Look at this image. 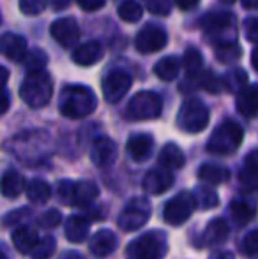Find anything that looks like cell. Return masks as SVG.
Masks as SVG:
<instances>
[{
	"instance_id": "cell-1",
	"label": "cell",
	"mask_w": 258,
	"mask_h": 259,
	"mask_svg": "<svg viewBox=\"0 0 258 259\" xmlns=\"http://www.w3.org/2000/svg\"><path fill=\"white\" fill-rule=\"evenodd\" d=\"M50 143H52L50 134L45 131H27V133L16 134L13 140L7 141L6 147L21 162H25L27 166H35L48 157Z\"/></svg>"
},
{
	"instance_id": "cell-2",
	"label": "cell",
	"mask_w": 258,
	"mask_h": 259,
	"mask_svg": "<svg viewBox=\"0 0 258 259\" xmlns=\"http://www.w3.org/2000/svg\"><path fill=\"white\" fill-rule=\"evenodd\" d=\"M97 108V97L89 87L69 85L60 92L59 109L67 118H85Z\"/></svg>"
},
{
	"instance_id": "cell-3",
	"label": "cell",
	"mask_w": 258,
	"mask_h": 259,
	"mask_svg": "<svg viewBox=\"0 0 258 259\" xmlns=\"http://www.w3.org/2000/svg\"><path fill=\"white\" fill-rule=\"evenodd\" d=\"M53 96V79L48 72L34 71L28 72L20 87V97L27 106L34 109L45 108Z\"/></svg>"
},
{
	"instance_id": "cell-4",
	"label": "cell",
	"mask_w": 258,
	"mask_h": 259,
	"mask_svg": "<svg viewBox=\"0 0 258 259\" xmlns=\"http://www.w3.org/2000/svg\"><path fill=\"white\" fill-rule=\"evenodd\" d=\"M168 254V238L163 231H147L126 247V259H165Z\"/></svg>"
},
{
	"instance_id": "cell-5",
	"label": "cell",
	"mask_w": 258,
	"mask_h": 259,
	"mask_svg": "<svg viewBox=\"0 0 258 259\" xmlns=\"http://www.w3.org/2000/svg\"><path fill=\"white\" fill-rule=\"evenodd\" d=\"M244 140V131L234 120H225L216 127L207 141V152L212 155H230L239 150Z\"/></svg>"
},
{
	"instance_id": "cell-6",
	"label": "cell",
	"mask_w": 258,
	"mask_h": 259,
	"mask_svg": "<svg viewBox=\"0 0 258 259\" xmlns=\"http://www.w3.org/2000/svg\"><path fill=\"white\" fill-rule=\"evenodd\" d=\"M200 27L205 30L207 37L214 42V46L230 45L235 42V18L232 13H209L202 18Z\"/></svg>"
},
{
	"instance_id": "cell-7",
	"label": "cell",
	"mask_w": 258,
	"mask_h": 259,
	"mask_svg": "<svg viewBox=\"0 0 258 259\" xmlns=\"http://www.w3.org/2000/svg\"><path fill=\"white\" fill-rule=\"evenodd\" d=\"M210 113L209 108L200 99H188L180 106L177 115V125L188 134H198L209 125Z\"/></svg>"
},
{
	"instance_id": "cell-8",
	"label": "cell",
	"mask_w": 258,
	"mask_h": 259,
	"mask_svg": "<svg viewBox=\"0 0 258 259\" xmlns=\"http://www.w3.org/2000/svg\"><path fill=\"white\" fill-rule=\"evenodd\" d=\"M163 113V101L158 94L149 92H138L131 97L128 104V116L133 120H154L159 118Z\"/></svg>"
},
{
	"instance_id": "cell-9",
	"label": "cell",
	"mask_w": 258,
	"mask_h": 259,
	"mask_svg": "<svg viewBox=\"0 0 258 259\" xmlns=\"http://www.w3.org/2000/svg\"><path fill=\"white\" fill-rule=\"evenodd\" d=\"M151 203L145 198H134L122 208L119 215V228L122 231H138L151 219Z\"/></svg>"
},
{
	"instance_id": "cell-10",
	"label": "cell",
	"mask_w": 258,
	"mask_h": 259,
	"mask_svg": "<svg viewBox=\"0 0 258 259\" xmlns=\"http://www.w3.org/2000/svg\"><path fill=\"white\" fill-rule=\"evenodd\" d=\"M193 198H191V194L188 191H182L177 196H173L165 205V208H163V219L170 226H182L193 215Z\"/></svg>"
},
{
	"instance_id": "cell-11",
	"label": "cell",
	"mask_w": 258,
	"mask_h": 259,
	"mask_svg": "<svg viewBox=\"0 0 258 259\" xmlns=\"http://www.w3.org/2000/svg\"><path fill=\"white\" fill-rule=\"evenodd\" d=\"M168 42V35H166L165 28L159 27V25L149 23L141 28L136 34V39H134V46L140 53L143 55H151L156 53L159 50H163Z\"/></svg>"
},
{
	"instance_id": "cell-12",
	"label": "cell",
	"mask_w": 258,
	"mask_h": 259,
	"mask_svg": "<svg viewBox=\"0 0 258 259\" xmlns=\"http://www.w3.org/2000/svg\"><path fill=\"white\" fill-rule=\"evenodd\" d=\"M131 85H133V78L129 72L122 71V69H115L106 74L103 79V96L110 104H115L129 92Z\"/></svg>"
},
{
	"instance_id": "cell-13",
	"label": "cell",
	"mask_w": 258,
	"mask_h": 259,
	"mask_svg": "<svg viewBox=\"0 0 258 259\" xmlns=\"http://www.w3.org/2000/svg\"><path fill=\"white\" fill-rule=\"evenodd\" d=\"M117 143L108 136L96 138L90 148V159L97 167H110L117 159Z\"/></svg>"
},
{
	"instance_id": "cell-14",
	"label": "cell",
	"mask_w": 258,
	"mask_h": 259,
	"mask_svg": "<svg viewBox=\"0 0 258 259\" xmlns=\"http://www.w3.org/2000/svg\"><path fill=\"white\" fill-rule=\"evenodd\" d=\"M52 37L64 48H72L78 45L80 39V27L72 18H59L52 23Z\"/></svg>"
},
{
	"instance_id": "cell-15",
	"label": "cell",
	"mask_w": 258,
	"mask_h": 259,
	"mask_svg": "<svg viewBox=\"0 0 258 259\" xmlns=\"http://www.w3.org/2000/svg\"><path fill=\"white\" fill-rule=\"evenodd\" d=\"M173 185V177L168 169H163V167H158V169H151L141 180V187L147 194L151 196H161L165 194L166 191H170Z\"/></svg>"
},
{
	"instance_id": "cell-16",
	"label": "cell",
	"mask_w": 258,
	"mask_h": 259,
	"mask_svg": "<svg viewBox=\"0 0 258 259\" xmlns=\"http://www.w3.org/2000/svg\"><path fill=\"white\" fill-rule=\"evenodd\" d=\"M228 233H230V228H228L227 221H223V219H212L205 226L202 235H200V242L196 243V247L202 249V247L221 245V243H225L228 240Z\"/></svg>"
},
{
	"instance_id": "cell-17",
	"label": "cell",
	"mask_w": 258,
	"mask_h": 259,
	"mask_svg": "<svg viewBox=\"0 0 258 259\" xmlns=\"http://www.w3.org/2000/svg\"><path fill=\"white\" fill-rule=\"evenodd\" d=\"M99 196V189L94 182L82 180V182H72L71 187V206L87 208L90 206Z\"/></svg>"
},
{
	"instance_id": "cell-18",
	"label": "cell",
	"mask_w": 258,
	"mask_h": 259,
	"mask_svg": "<svg viewBox=\"0 0 258 259\" xmlns=\"http://www.w3.org/2000/svg\"><path fill=\"white\" fill-rule=\"evenodd\" d=\"M119 245V238L112 229H99L90 238V252L96 257H108L115 252Z\"/></svg>"
},
{
	"instance_id": "cell-19",
	"label": "cell",
	"mask_w": 258,
	"mask_h": 259,
	"mask_svg": "<svg viewBox=\"0 0 258 259\" xmlns=\"http://www.w3.org/2000/svg\"><path fill=\"white\" fill-rule=\"evenodd\" d=\"M103 55L104 48L99 41H89L76 46L75 52H72V62L82 65V67H89V65L97 64L103 58Z\"/></svg>"
},
{
	"instance_id": "cell-20",
	"label": "cell",
	"mask_w": 258,
	"mask_h": 259,
	"mask_svg": "<svg viewBox=\"0 0 258 259\" xmlns=\"http://www.w3.org/2000/svg\"><path fill=\"white\" fill-rule=\"evenodd\" d=\"M27 52V41L23 35L18 34H4L0 37V53L11 62H21Z\"/></svg>"
},
{
	"instance_id": "cell-21",
	"label": "cell",
	"mask_w": 258,
	"mask_h": 259,
	"mask_svg": "<svg viewBox=\"0 0 258 259\" xmlns=\"http://www.w3.org/2000/svg\"><path fill=\"white\" fill-rule=\"evenodd\" d=\"M128 154L134 162H143L152 154L154 138L151 134H134L128 140Z\"/></svg>"
},
{
	"instance_id": "cell-22",
	"label": "cell",
	"mask_w": 258,
	"mask_h": 259,
	"mask_svg": "<svg viewBox=\"0 0 258 259\" xmlns=\"http://www.w3.org/2000/svg\"><path fill=\"white\" fill-rule=\"evenodd\" d=\"M237 111L246 118H255L258 111V87L255 83L246 85L241 92H237Z\"/></svg>"
},
{
	"instance_id": "cell-23",
	"label": "cell",
	"mask_w": 258,
	"mask_h": 259,
	"mask_svg": "<svg viewBox=\"0 0 258 259\" xmlns=\"http://www.w3.org/2000/svg\"><path fill=\"white\" fill-rule=\"evenodd\" d=\"M90 221L83 215H71L64 224L65 238L71 243H82L89 238Z\"/></svg>"
},
{
	"instance_id": "cell-24",
	"label": "cell",
	"mask_w": 258,
	"mask_h": 259,
	"mask_svg": "<svg viewBox=\"0 0 258 259\" xmlns=\"http://www.w3.org/2000/svg\"><path fill=\"white\" fill-rule=\"evenodd\" d=\"M239 184L244 191L255 192L258 185V152L251 150L244 160L241 173H239Z\"/></svg>"
},
{
	"instance_id": "cell-25",
	"label": "cell",
	"mask_w": 258,
	"mask_h": 259,
	"mask_svg": "<svg viewBox=\"0 0 258 259\" xmlns=\"http://www.w3.org/2000/svg\"><path fill=\"white\" fill-rule=\"evenodd\" d=\"M186 162V157H184V152L177 147L175 143H166L163 147V150L159 152V157H158V164L159 167L163 169H180Z\"/></svg>"
},
{
	"instance_id": "cell-26",
	"label": "cell",
	"mask_w": 258,
	"mask_h": 259,
	"mask_svg": "<svg viewBox=\"0 0 258 259\" xmlns=\"http://www.w3.org/2000/svg\"><path fill=\"white\" fill-rule=\"evenodd\" d=\"M23 189L25 180L18 171L9 169L4 173L2 180H0V192H2V196H6L9 199H16L23 192Z\"/></svg>"
},
{
	"instance_id": "cell-27",
	"label": "cell",
	"mask_w": 258,
	"mask_h": 259,
	"mask_svg": "<svg viewBox=\"0 0 258 259\" xmlns=\"http://www.w3.org/2000/svg\"><path fill=\"white\" fill-rule=\"evenodd\" d=\"M11 238H13V245L18 252L28 254L32 250V247L35 245L39 236H38V233H35L32 228H28V226H20V228L13 233Z\"/></svg>"
},
{
	"instance_id": "cell-28",
	"label": "cell",
	"mask_w": 258,
	"mask_h": 259,
	"mask_svg": "<svg viewBox=\"0 0 258 259\" xmlns=\"http://www.w3.org/2000/svg\"><path fill=\"white\" fill-rule=\"evenodd\" d=\"M23 191H25V194H27V199L32 205H45L50 199V196H52V187H50L45 180H39V178L25 184Z\"/></svg>"
},
{
	"instance_id": "cell-29",
	"label": "cell",
	"mask_w": 258,
	"mask_h": 259,
	"mask_svg": "<svg viewBox=\"0 0 258 259\" xmlns=\"http://www.w3.org/2000/svg\"><path fill=\"white\" fill-rule=\"evenodd\" d=\"M198 178L209 185H221L228 182L230 178V169L223 166H216V164H203L198 169Z\"/></svg>"
},
{
	"instance_id": "cell-30",
	"label": "cell",
	"mask_w": 258,
	"mask_h": 259,
	"mask_svg": "<svg viewBox=\"0 0 258 259\" xmlns=\"http://www.w3.org/2000/svg\"><path fill=\"white\" fill-rule=\"evenodd\" d=\"M179 71H180V62L177 57L173 55H168V57L161 58L159 62H156L154 65V72L159 79L163 81H173V79L179 76Z\"/></svg>"
},
{
	"instance_id": "cell-31",
	"label": "cell",
	"mask_w": 258,
	"mask_h": 259,
	"mask_svg": "<svg viewBox=\"0 0 258 259\" xmlns=\"http://www.w3.org/2000/svg\"><path fill=\"white\" fill-rule=\"evenodd\" d=\"M246 85H248V74H246L244 69H239V67L230 69V71L221 78V87H223V90L232 92V94L241 92Z\"/></svg>"
},
{
	"instance_id": "cell-32",
	"label": "cell",
	"mask_w": 258,
	"mask_h": 259,
	"mask_svg": "<svg viewBox=\"0 0 258 259\" xmlns=\"http://www.w3.org/2000/svg\"><path fill=\"white\" fill-rule=\"evenodd\" d=\"M191 198H193V205L202 210H212L219 205V196L210 187H196Z\"/></svg>"
},
{
	"instance_id": "cell-33",
	"label": "cell",
	"mask_w": 258,
	"mask_h": 259,
	"mask_svg": "<svg viewBox=\"0 0 258 259\" xmlns=\"http://www.w3.org/2000/svg\"><path fill=\"white\" fill-rule=\"evenodd\" d=\"M230 213H232V219L235 221V226L242 228V226H246L255 217V206H253L251 203L244 201V199H235L230 205Z\"/></svg>"
},
{
	"instance_id": "cell-34",
	"label": "cell",
	"mask_w": 258,
	"mask_h": 259,
	"mask_svg": "<svg viewBox=\"0 0 258 259\" xmlns=\"http://www.w3.org/2000/svg\"><path fill=\"white\" fill-rule=\"evenodd\" d=\"M21 62H23V67L27 72L43 71V69H46V64H48V55L41 48H32L25 52Z\"/></svg>"
},
{
	"instance_id": "cell-35",
	"label": "cell",
	"mask_w": 258,
	"mask_h": 259,
	"mask_svg": "<svg viewBox=\"0 0 258 259\" xmlns=\"http://www.w3.org/2000/svg\"><path fill=\"white\" fill-rule=\"evenodd\" d=\"M182 65H184V69H186L188 78H195V76H198L203 69L202 53H200L196 48H188L186 52H184Z\"/></svg>"
},
{
	"instance_id": "cell-36",
	"label": "cell",
	"mask_w": 258,
	"mask_h": 259,
	"mask_svg": "<svg viewBox=\"0 0 258 259\" xmlns=\"http://www.w3.org/2000/svg\"><path fill=\"white\" fill-rule=\"evenodd\" d=\"M57 250V242L53 236H45V238H38L35 245L28 252L32 259H50Z\"/></svg>"
},
{
	"instance_id": "cell-37",
	"label": "cell",
	"mask_w": 258,
	"mask_h": 259,
	"mask_svg": "<svg viewBox=\"0 0 258 259\" xmlns=\"http://www.w3.org/2000/svg\"><path fill=\"white\" fill-rule=\"evenodd\" d=\"M141 14H143V9L138 2L134 0H124V2L119 6V16L121 20L128 21V23H136V21L141 20Z\"/></svg>"
},
{
	"instance_id": "cell-38",
	"label": "cell",
	"mask_w": 258,
	"mask_h": 259,
	"mask_svg": "<svg viewBox=\"0 0 258 259\" xmlns=\"http://www.w3.org/2000/svg\"><path fill=\"white\" fill-rule=\"evenodd\" d=\"M216 57L219 58V62L228 64V62H235L241 57V50H239V46L235 45V42L221 45V46H216Z\"/></svg>"
},
{
	"instance_id": "cell-39",
	"label": "cell",
	"mask_w": 258,
	"mask_h": 259,
	"mask_svg": "<svg viewBox=\"0 0 258 259\" xmlns=\"http://www.w3.org/2000/svg\"><path fill=\"white\" fill-rule=\"evenodd\" d=\"M18 6H20L21 13L27 16H38L46 9L48 2L46 0H18Z\"/></svg>"
},
{
	"instance_id": "cell-40",
	"label": "cell",
	"mask_w": 258,
	"mask_h": 259,
	"mask_svg": "<svg viewBox=\"0 0 258 259\" xmlns=\"http://www.w3.org/2000/svg\"><path fill=\"white\" fill-rule=\"evenodd\" d=\"M28 217H32V210L28 206H23V208H18V210H13V211H9V213H6L2 222H4V226H16V224H21V222L28 221Z\"/></svg>"
},
{
	"instance_id": "cell-41",
	"label": "cell",
	"mask_w": 258,
	"mask_h": 259,
	"mask_svg": "<svg viewBox=\"0 0 258 259\" xmlns=\"http://www.w3.org/2000/svg\"><path fill=\"white\" fill-rule=\"evenodd\" d=\"M143 2L149 13L156 14V16H168L172 13V0H143Z\"/></svg>"
},
{
	"instance_id": "cell-42",
	"label": "cell",
	"mask_w": 258,
	"mask_h": 259,
	"mask_svg": "<svg viewBox=\"0 0 258 259\" xmlns=\"http://www.w3.org/2000/svg\"><path fill=\"white\" fill-rule=\"evenodd\" d=\"M60 221H62V215H60L59 210H48L38 219V224L45 229H53L60 224Z\"/></svg>"
},
{
	"instance_id": "cell-43",
	"label": "cell",
	"mask_w": 258,
	"mask_h": 259,
	"mask_svg": "<svg viewBox=\"0 0 258 259\" xmlns=\"http://www.w3.org/2000/svg\"><path fill=\"white\" fill-rule=\"evenodd\" d=\"M241 247H242L241 250L246 254V256H255L256 249H258V231L256 229H251V231L244 236Z\"/></svg>"
},
{
	"instance_id": "cell-44",
	"label": "cell",
	"mask_w": 258,
	"mask_h": 259,
	"mask_svg": "<svg viewBox=\"0 0 258 259\" xmlns=\"http://www.w3.org/2000/svg\"><path fill=\"white\" fill-rule=\"evenodd\" d=\"M71 187L72 182L71 180H62L57 184V196L64 205H71Z\"/></svg>"
},
{
	"instance_id": "cell-45",
	"label": "cell",
	"mask_w": 258,
	"mask_h": 259,
	"mask_svg": "<svg viewBox=\"0 0 258 259\" xmlns=\"http://www.w3.org/2000/svg\"><path fill=\"white\" fill-rule=\"evenodd\" d=\"M244 30H246V37H248L249 42L256 45L258 41V20L255 16H249L248 20L244 21Z\"/></svg>"
},
{
	"instance_id": "cell-46",
	"label": "cell",
	"mask_w": 258,
	"mask_h": 259,
	"mask_svg": "<svg viewBox=\"0 0 258 259\" xmlns=\"http://www.w3.org/2000/svg\"><path fill=\"white\" fill-rule=\"evenodd\" d=\"M76 2H78V6L82 7L83 11L94 13V11H99L101 7H104L106 0H76Z\"/></svg>"
},
{
	"instance_id": "cell-47",
	"label": "cell",
	"mask_w": 258,
	"mask_h": 259,
	"mask_svg": "<svg viewBox=\"0 0 258 259\" xmlns=\"http://www.w3.org/2000/svg\"><path fill=\"white\" fill-rule=\"evenodd\" d=\"M46 2H48V6L52 7L55 13H59V11L67 9V7L71 6L72 0H46Z\"/></svg>"
},
{
	"instance_id": "cell-48",
	"label": "cell",
	"mask_w": 258,
	"mask_h": 259,
	"mask_svg": "<svg viewBox=\"0 0 258 259\" xmlns=\"http://www.w3.org/2000/svg\"><path fill=\"white\" fill-rule=\"evenodd\" d=\"M173 2H175V6L179 7V9L191 11V9H195V7L198 6L200 0H173Z\"/></svg>"
},
{
	"instance_id": "cell-49",
	"label": "cell",
	"mask_w": 258,
	"mask_h": 259,
	"mask_svg": "<svg viewBox=\"0 0 258 259\" xmlns=\"http://www.w3.org/2000/svg\"><path fill=\"white\" fill-rule=\"evenodd\" d=\"M7 109H9V94L0 89V115H4Z\"/></svg>"
},
{
	"instance_id": "cell-50",
	"label": "cell",
	"mask_w": 258,
	"mask_h": 259,
	"mask_svg": "<svg viewBox=\"0 0 258 259\" xmlns=\"http://www.w3.org/2000/svg\"><path fill=\"white\" fill-rule=\"evenodd\" d=\"M209 259H235L234 257V254L232 252H227V250H221V252H216V254H212Z\"/></svg>"
},
{
	"instance_id": "cell-51",
	"label": "cell",
	"mask_w": 258,
	"mask_h": 259,
	"mask_svg": "<svg viewBox=\"0 0 258 259\" xmlns=\"http://www.w3.org/2000/svg\"><path fill=\"white\" fill-rule=\"evenodd\" d=\"M7 79H9V71H7L6 67H2V65H0V89L6 85Z\"/></svg>"
},
{
	"instance_id": "cell-52",
	"label": "cell",
	"mask_w": 258,
	"mask_h": 259,
	"mask_svg": "<svg viewBox=\"0 0 258 259\" xmlns=\"http://www.w3.org/2000/svg\"><path fill=\"white\" fill-rule=\"evenodd\" d=\"M242 6L246 7V9H256L258 6V0H242Z\"/></svg>"
},
{
	"instance_id": "cell-53",
	"label": "cell",
	"mask_w": 258,
	"mask_h": 259,
	"mask_svg": "<svg viewBox=\"0 0 258 259\" xmlns=\"http://www.w3.org/2000/svg\"><path fill=\"white\" fill-rule=\"evenodd\" d=\"M251 65H253V69H258V65H256V46L253 48V53H251Z\"/></svg>"
},
{
	"instance_id": "cell-54",
	"label": "cell",
	"mask_w": 258,
	"mask_h": 259,
	"mask_svg": "<svg viewBox=\"0 0 258 259\" xmlns=\"http://www.w3.org/2000/svg\"><path fill=\"white\" fill-rule=\"evenodd\" d=\"M219 2H221V4H232L234 0H219Z\"/></svg>"
},
{
	"instance_id": "cell-55",
	"label": "cell",
	"mask_w": 258,
	"mask_h": 259,
	"mask_svg": "<svg viewBox=\"0 0 258 259\" xmlns=\"http://www.w3.org/2000/svg\"><path fill=\"white\" fill-rule=\"evenodd\" d=\"M0 259H7V256H6V254L2 252V250H0Z\"/></svg>"
},
{
	"instance_id": "cell-56",
	"label": "cell",
	"mask_w": 258,
	"mask_h": 259,
	"mask_svg": "<svg viewBox=\"0 0 258 259\" xmlns=\"http://www.w3.org/2000/svg\"><path fill=\"white\" fill-rule=\"evenodd\" d=\"M0 23H2V14H0Z\"/></svg>"
}]
</instances>
